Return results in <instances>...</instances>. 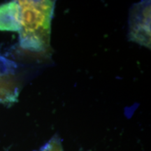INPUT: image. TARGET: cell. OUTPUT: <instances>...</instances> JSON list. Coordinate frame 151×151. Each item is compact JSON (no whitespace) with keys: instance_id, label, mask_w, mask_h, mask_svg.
Returning <instances> with one entry per match:
<instances>
[{"instance_id":"7a4b0ae2","label":"cell","mask_w":151,"mask_h":151,"mask_svg":"<svg viewBox=\"0 0 151 151\" xmlns=\"http://www.w3.org/2000/svg\"><path fill=\"white\" fill-rule=\"evenodd\" d=\"M130 40L150 48V1H143L133 5L129 19Z\"/></svg>"},{"instance_id":"277c9868","label":"cell","mask_w":151,"mask_h":151,"mask_svg":"<svg viewBox=\"0 0 151 151\" xmlns=\"http://www.w3.org/2000/svg\"><path fill=\"white\" fill-rule=\"evenodd\" d=\"M39 151H64L61 141L58 138H52Z\"/></svg>"},{"instance_id":"3957f363","label":"cell","mask_w":151,"mask_h":151,"mask_svg":"<svg viewBox=\"0 0 151 151\" xmlns=\"http://www.w3.org/2000/svg\"><path fill=\"white\" fill-rule=\"evenodd\" d=\"M21 29V10L18 1L0 5V31L18 32Z\"/></svg>"},{"instance_id":"6da1fadb","label":"cell","mask_w":151,"mask_h":151,"mask_svg":"<svg viewBox=\"0 0 151 151\" xmlns=\"http://www.w3.org/2000/svg\"><path fill=\"white\" fill-rule=\"evenodd\" d=\"M21 10L20 46L30 51L46 52L50 48L54 1H18Z\"/></svg>"}]
</instances>
